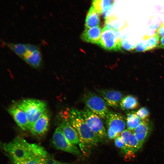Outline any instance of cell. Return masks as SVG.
<instances>
[{"label":"cell","instance_id":"cell-24","mask_svg":"<svg viewBox=\"0 0 164 164\" xmlns=\"http://www.w3.org/2000/svg\"><path fill=\"white\" fill-rule=\"evenodd\" d=\"M136 113L138 117L142 120L148 118L150 112L148 109L145 107H142L139 109Z\"/></svg>","mask_w":164,"mask_h":164},{"label":"cell","instance_id":"cell-16","mask_svg":"<svg viewBox=\"0 0 164 164\" xmlns=\"http://www.w3.org/2000/svg\"><path fill=\"white\" fill-rule=\"evenodd\" d=\"M22 59L29 65L35 68L40 67L42 61L41 53L38 49L33 52L27 50Z\"/></svg>","mask_w":164,"mask_h":164},{"label":"cell","instance_id":"cell-9","mask_svg":"<svg viewBox=\"0 0 164 164\" xmlns=\"http://www.w3.org/2000/svg\"><path fill=\"white\" fill-rule=\"evenodd\" d=\"M97 91L108 106L115 108L119 105L123 97L121 92L115 90L103 89H98Z\"/></svg>","mask_w":164,"mask_h":164},{"label":"cell","instance_id":"cell-8","mask_svg":"<svg viewBox=\"0 0 164 164\" xmlns=\"http://www.w3.org/2000/svg\"><path fill=\"white\" fill-rule=\"evenodd\" d=\"M51 141L53 145L57 150L75 155H80V150L76 145L72 144L66 138L59 126L55 129Z\"/></svg>","mask_w":164,"mask_h":164},{"label":"cell","instance_id":"cell-7","mask_svg":"<svg viewBox=\"0 0 164 164\" xmlns=\"http://www.w3.org/2000/svg\"><path fill=\"white\" fill-rule=\"evenodd\" d=\"M84 119L90 129L101 140L107 136L106 130L101 118L86 106L81 111Z\"/></svg>","mask_w":164,"mask_h":164},{"label":"cell","instance_id":"cell-25","mask_svg":"<svg viewBox=\"0 0 164 164\" xmlns=\"http://www.w3.org/2000/svg\"><path fill=\"white\" fill-rule=\"evenodd\" d=\"M122 49L128 51H131L133 52L135 46L129 43L128 41L125 40H122L121 42Z\"/></svg>","mask_w":164,"mask_h":164},{"label":"cell","instance_id":"cell-1","mask_svg":"<svg viewBox=\"0 0 164 164\" xmlns=\"http://www.w3.org/2000/svg\"><path fill=\"white\" fill-rule=\"evenodd\" d=\"M10 164H46L53 157L42 146L18 136L2 144Z\"/></svg>","mask_w":164,"mask_h":164},{"label":"cell","instance_id":"cell-29","mask_svg":"<svg viewBox=\"0 0 164 164\" xmlns=\"http://www.w3.org/2000/svg\"><path fill=\"white\" fill-rule=\"evenodd\" d=\"M52 164H72L70 162H64L55 160Z\"/></svg>","mask_w":164,"mask_h":164},{"label":"cell","instance_id":"cell-27","mask_svg":"<svg viewBox=\"0 0 164 164\" xmlns=\"http://www.w3.org/2000/svg\"><path fill=\"white\" fill-rule=\"evenodd\" d=\"M156 33L159 37L164 36V22L161 24L157 30Z\"/></svg>","mask_w":164,"mask_h":164},{"label":"cell","instance_id":"cell-10","mask_svg":"<svg viewBox=\"0 0 164 164\" xmlns=\"http://www.w3.org/2000/svg\"><path fill=\"white\" fill-rule=\"evenodd\" d=\"M152 129V123L148 118L142 120L133 131V133L142 146L148 139Z\"/></svg>","mask_w":164,"mask_h":164},{"label":"cell","instance_id":"cell-18","mask_svg":"<svg viewBox=\"0 0 164 164\" xmlns=\"http://www.w3.org/2000/svg\"><path fill=\"white\" fill-rule=\"evenodd\" d=\"M114 1L112 0H94L92 6L99 14H103L105 16L112 8Z\"/></svg>","mask_w":164,"mask_h":164},{"label":"cell","instance_id":"cell-13","mask_svg":"<svg viewBox=\"0 0 164 164\" xmlns=\"http://www.w3.org/2000/svg\"><path fill=\"white\" fill-rule=\"evenodd\" d=\"M121 137L130 152H136L142 146L133 133L128 129L124 130L121 133Z\"/></svg>","mask_w":164,"mask_h":164},{"label":"cell","instance_id":"cell-15","mask_svg":"<svg viewBox=\"0 0 164 164\" xmlns=\"http://www.w3.org/2000/svg\"><path fill=\"white\" fill-rule=\"evenodd\" d=\"M102 30L99 26L86 29L83 32L81 38L85 42L98 44L101 37Z\"/></svg>","mask_w":164,"mask_h":164},{"label":"cell","instance_id":"cell-5","mask_svg":"<svg viewBox=\"0 0 164 164\" xmlns=\"http://www.w3.org/2000/svg\"><path fill=\"white\" fill-rule=\"evenodd\" d=\"M82 100L86 107L101 119H105L109 112L105 101L103 98L90 91L85 93Z\"/></svg>","mask_w":164,"mask_h":164},{"label":"cell","instance_id":"cell-20","mask_svg":"<svg viewBox=\"0 0 164 164\" xmlns=\"http://www.w3.org/2000/svg\"><path fill=\"white\" fill-rule=\"evenodd\" d=\"M142 120L137 116L136 112L131 111L126 114V124L127 129L133 131L138 126Z\"/></svg>","mask_w":164,"mask_h":164},{"label":"cell","instance_id":"cell-11","mask_svg":"<svg viewBox=\"0 0 164 164\" xmlns=\"http://www.w3.org/2000/svg\"><path fill=\"white\" fill-rule=\"evenodd\" d=\"M49 122V117L46 111L33 124L29 130L36 136H43L48 130Z\"/></svg>","mask_w":164,"mask_h":164},{"label":"cell","instance_id":"cell-26","mask_svg":"<svg viewBox=\"0 0 164 164\" xmlns=\"http://www.w3.org/2000/svg\"><path fill=\"white\" fill-rule=\"evenodd\" d=\"M146 51L147 50L145 43L142 42L136 45L133 52H142Z\"/></svg>","mask_w":164,"mask_h":164},{"label":"cell","instance_id":"cell-14","mask_svg":"<svg viewBox=\"0 0 164 164\" xmlns=\"http://www.w3.org/2000/svg\"><path fill=\"white\" fill-rule=\"evenodd\" d=\"M8 111L19 126L23 130H28L27 119L25 112L17 105L10 107Z\"/></svg>","mask_w":164,"mask_h":164},{"label":"cell","instance_id":"cell-2","mask_svg":"<svg viewBox=\"0 0 164 164\" xmlns=\"http://www.w3.org/2000/svg\"><path fill=\"white\" fill-rule=\"evenodd\" d=\"M64 118L69 121L77 131L80 140V148L85 155H87L101 140L89 128L81 111L77 109L71 108L68 109Z\"/></svg>","mask_w":164,"mask_h":164},{"label":"cell","instance_id":"cell-28","mask_svg":"<svg viewBox=\"0 0 164 164\" xmlns=\"http://www.w3.org/2000/svg\"><path fill=\"white\" fill-rule=\"evenodd\" d=\"M157 48L164 49V36L161 37L160 39V42Z\"/></svg>","mask_w":164,"mask_h":164},{"label":"cell","instance_id":"cell-21","mask_svg":"<svg viewBox=\"0 0 164 164\" xmlns=\"http://www.w3.org/2000/svg\"><path fill=\"white\" fill-rule=\"evenodd\" d=\"M6 46L22 58L27 51V44L6 43Z\"/></svg>","mask_w":164,"mask_h":164},{"label":"cell","instance_id":"cell-22","mask_svg":"<svg viewBox=\"0 0 164 164\" xmlns=\"http://www.w3.org/2000/svg\"><path fill=\"white\" fill-rule=\"evenodd\" d=\"M143 39L146 41L147 51L157 48L159 43V37L156 33L151 36L145 35L143 36Z\"/></svg>","mask_w":164,"mask_h":164},{"label":"cell","instance_id":"cell-23","mask_svg":"<svg viewBox=\"0 0 164 164\" xmlns=\"http://www.w3.org/2000/svg\"><path fill=\"white\" fill-rule=\"evenodd\" d=\"M114 143L116 146L124 153L126 154L130 152L121 136H118L115 139Z\"/></svg>","mask_w":164,"mask_h":164},{"label":"cell","instance_id":"cell-17","mask_svg":"<svg viewBox=\"0 0 164 164\" xmlns=\"http://www.w3.org/2000/svg\"><path fill=\"white\" fill-rule=\"evenodd\" d=\"M86 29H90L98 26L100 22L99 14L92 5L90 8L85 19Z\"/></svg>","mask_w":164,"mask_h":164},{"label":"cell","instance_id":"cell-19","mask_svg":"<svg viewBox=\"0 0 164 164\" xmlns=\"http://www.w3.org/2000/svg\"><path fill=\"white\" fill-rule=\"evenodd\" d=\"M139 103L136 97L129 95L126 96L121 99L119 106L124 111H129L136 109L138 106Z\"/></svg>","mask_w":164,"mask_h":164},{"label":"cell","instance_id":"cell-3","mask_svg":"<svg viewBox=\"0 0 164 164\" xmlns=\"http://www.w3.org/2000/svg\"><path fill=\"white\" fill-rule=\"evenodd\" d=\"M17 106L25 112L29 130L33 124L46 111V105L42 101L32 99H26L19 102Z\"/></svg>","mask_w":164,"mask_h":164},{"label":"cell","instance_id":"cell-4","mask_svg":"<svg viewBox=\"0 0 164 164\" xmlns=\"http://www.w3.org/2000/svg\"><path fill=\"white\" fill-rule=\"evenodd\" d=\"M121 41L119 38L118 30L107 25L102 29L98 44L107 50L121 51L122 50Z\"/></svg>","mask_w":164,"mask_h":164},{"label":"cell","instance_id":"cell-12","mask_svg":"<svg viewBox=\"0 0 164 164\" xmlns=\"http://www.w3.org/2000/svg\"><path fill=\"white\" fill-rule=\"evenodd\" d=\"M59 126L64 135L71 143L75 145L79 144L80 140L78 133L67 119L64 118Z\"/></svg>","mask_w":164,"mask_h":164},{"label":"cell","instance_id":"cell-6","mask_svg":"<svg viewBox=\"0 0 164 164\" xmlns=\"http://www.w3.org/2000/svg\"><path fill=\"white\" fill-rule=\"evenodd\" d=\"M105 119L107 136L110 139H115L125 128L124 117L120 113L110 111L108 113Z\"/></svg>","mask_w":164,"mask_h":164}]
</instances>
